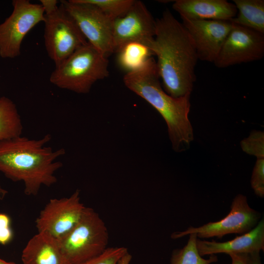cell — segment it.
Segmentation results:
<instances>
[{"label":"cell","instance_id":"6da1fadb","mask_svg":"<svg viewBox=\"0 0 264 264\" xmlns=\"http://www.w3.org/2000/svg\"><path fill=\"white\" fill-rule=\"evenodd\" d=\"M155 22V35L150 48L157 57L156 66L163 89L174 98L190 96L198 60L193 42L169 9Z\"/></svg>","mask_w":264,"mask_h":264},{"label":"cell","instance_id":"7a4b0ae2","mask_svg":"<svg viewBox=\"0 0 264 264\" xmlns=\"http://www.w3.org/2000/svg\"><path fill=\"white\" fill-rule=\"evenodd\" d=\"M51 139L48 133L39 139L20 135L0 142V172L13 181H22L27 196H37L42 186L57 181L55 173L63 163L56 160L66 151L46 146Z\"/></svg>","mask_w":264,"mask_h":264},{"label":"cell","instance_id":"3957f363","mask_svg":"<svg viewBox=\"0 0 264 264\" xmlns=\"http://www.w3.org/2000/svg\"><path fill=\"white\" fill-rule=\"evenodd\" d=\"M123 82L129 89L146 100L162 116L174 151L180 152L188 147L194 138L189 119L190 96L174 98L164 91L154 58L142 68L126 73Z\"/></svg>","mask_w":264,"mask_h":264},{"label":"cell","instance_id":"277c9868","mask_svg":"<svg viewBox=\"0 0 264 264\" xmlns=\"http://www.w3.org/2000/svg\"><path fill=\"white\" fill-rule=\"evenodd\" d=\"M107 57L88 42L55 66L49 81L56 87L76 93H88L97 81L108 76Z\"/></svg>","mask_w":264,"mask_h":264},{"label":"cell","instance_id":"5b68a950","mask_svg":"<svg viewBox=\"0 0 264 264\" xmlns=\"http://www.w3.org/2000/svg\"><path fill=\"white\" fill-rule=\"evenodd\" d=\"M44 12V41L55 66L88 43L76 23L56 0H41Z\"/></svg>","mask_w":264,"mask_h":264},{"label":"cell","instance_id":"8992f818","mask_svg":"<svg viewBox=\"0 0 264 264\" xmlns=\"http://www.w3.org/2000/svg\"><path fill=\"white\" fill-rule=\"evenodd\" d=\"M109 240L105 222L93 209L86 207L77 224L58 241L69 264H77L102 253Z\"/></svg>","mask_w":264,"mask_h":264},{"label":"cell","instance_id":"52a82bcc","mask_svg":"<svg viewBox=\"0 0 264 264\" xmlns=\"http://www.w3.org/2000/svg\"><path fill=\"white\" fill-rule=\"evenodd\" d=\"M60 2L88 43L107 57L114 52L112 20L97 6L84 0H64Z\"/></svg>","mask_w":264,"mask_h":264},{"label":"cell","instance_id":"ba28073f","mask_svg":"<svg viewBox=\"0 0 264 264\" xmlns=\"http://www.w3.org/2000/svg\"><path fill=\"white\" fill-rule=\"evenodd\" d=\"M12 3V13L0 24V56L2 58L18 57L25 36L44 19L41 4L29 0H13Z\"/></svg>","mask_w":264,"mask_h":264},{"label":"cell","instance_id":"9c48e42d","mask_svg":"<svg viewBox=\"0 0 264 264\" xmlns=\"http://www.w3.org/2000/svg\"><path fill=\"white\" fill-rule=\"evenodd\" d=\"M260 218V213L249 206L246 197L238 194L231 203L229 214L221 220L174 232L171 238L177 239L192 233H196L198 238L200 239L213 237L220 239L226 235L234 233L242 235L255 227Z\"/></svg>","mask_w":264,"mask_h":264},{"label":"cell","instance_id":"30bf717a","mask_svg":"<svg viewBox=\"0 0 264 264\" xmlns=\"http://www.w3.org/2000/svg\"><path fill=\"white\" fill-rule=\"evenodd\" d=\"M86 207L78 189L68 197L50 199L35 221L38 232L61 239L77 224Z\"/></svg>","mask_w":264,"mask_h":264},{"label":"cell","instance_id":"8fae6325","mask_svg":"<svg viewBox=\"0 0 264 264\" xmlns=\"http://www.w3.org/2000/svg\"><path fill=\"white\" fill-rule=\"evenodd\" d=\"M264 34L233 23L213 63L220 68L262 59Z\"/></svg>","mask_w":264,"mask_h":264},{"label":"cell","instance_id":"7c38bea8","mask_svg":"<svg viewBox=\"0 0 264 264\" xmlns=\"http://www.w3.org/2000/svg\"><path fill=\"white\" fill-rule=\"evenodd\" d=\"M156 22L143 2L135 0L129 11L112 22L114 52L124 44L139 42L149 47L155 32Z\"/></svg>","mask_w":264,"mask_h":264},{"label":"cell","instance_id":"4fadbf2b","mask_svg":"<svg viewBox=\"0 0 264 264\" xmlns=\"http://www.w3.org/2000/svg\"><path fill=\"white\" fill-rule=\"evenodd\" d=\"M181 19L193 42L198 60L213 63L233 23L226 21Z\"/></svg>","mask_w":264,"mask_h":264},{"label":"cell","instance_id":"5bb4252c","mask_svg":"<svg viewBox=\"0 0 264 264\" xmlns=\"http://www.w3.org/2000/svg\"><path fill=\"white\" fill-rule=\"evenodd\" d=\"M197 246L201 256L218 253L251 254L264 250V220H260L249 232L224 242L207 241L198 238Z\"/></svg>","mask_w":264,"mask_h":264},{"label":"cell","instance_id":"9a60e30c","mask_svg":"<svg viewBox=\"0 0 264 264\" xmlns=\"http://www.w3.org/2000/svg\"><path fill=\"white\" fill-rule=\"evenodd\" d=\"M173 8L181 18L230 21L237 14L233 3L226 0H176Z\"/></svg>","mask_w":264,"mask_h":264},{"label":"cell","instance_id":"2e32d148","mask_svg":"<svg viewBox=\"0 0 264 264\" xmlns=\"http://www.w3.org/2000/svg\"><path fill=\"white\" fill-rule=\"evenodd\" d=\"M21 258L23 264H70L58 240L41 232L29 240Z\"/></svg>","mask_w":264,"mask_h":264},{"label":"cell","instance_id":"e0dca14e","mask_svg":"<svg viewBox=\"0 0 264 264\" xmlns=\"http://www.w3.org/2000/svg\"><path fill=\"white\" fill-rule=\"evenodd\" d=\"M237 14L230 21L264 34V0H234Z\"/></svg>","mask_w":264,"mask_h":264},{"label":"cell","instance_id":"ac0fdd59","mask_svg":"<svg viewBox=\"0 0 264 264\" xmlns=\"http://www.w3.org/2000/svg\"><path fill=\"white\" fill-rule=\"evenodd\" d=\"M116 52L118 64L126 73L142 68L154 55L148 45L139 42L128 43Z\"/></svg>","mask_w":264,"mask_h":264},{"label":"cell","instance_id":"d6986e66","mask_svg":"<svg viewBox=\"0 0 264 264\" xmlns=\"http://www.w3.org/2000/svg\"><path fill=\"white\" fill-rule=\"evenodd\" d=\"M23 126L14 102L9 98H0V142L21 135Z\"/></svg>","mask_w":264,"mask_h":264},{"label":"cell","instance_id":"ffe728a7","mask_svg":"<svg viewBox=\"0 0 264 264\" xmlns=\"http://www.w3.org/2000/svg\"><path fill=\"white\" fill-rule=\"evenodd\" d=\"M189 235L187 244L182 248L173 251L171 264H210L218 261L217 256L215 255H211L208 259L202 258L197 246V234L192 233Z\"/></svg>","mask_w":264,"mask_h":264},{"label":"cell","instance_id":"44dd1931","mask_svg":"<svg viewBox=\"0 0 264 264\" xmlns=\"http://www.w3.org/2000/svg\"><path fill=\"white\" fill-rule=\"evenodd\" d=\"M97 6L113 21L124 15L131 8L134 0H84Z\"/></svg>","mask_w":264,"mask_h":264},{"label":"cell","instance_id":"7402d4cb","mask_svg":"<svg viewBox=\"0 0 264 264\" xmlns=\"http://www.w3.org/2000/svg\"><path fill=\"white\" fill-rule=\"evenodd\" d=\"M242 150L246 154L255 156L257 159L264 158V132L253 131L241 142Z\"/></svg>","mask_w":264,"mask_h":264},{"label":"cell","instance_id":"603a6c76","mask_svg":"<svg viewBox=\"0 0 264 264\" xmlns=\"http://www.w3.org/2000/svg\"><path fill=\"white\" fill-rule=\"evenodd\" d=\"M128 252V249L123 246L108 247L99 255L77 264H118Z\"/></svg>","mask_w":264,"mask_h":264},{"label":"cell","instance_id":"cb8c5ba5","mask_svg":"<svg viewBox=\"0 0 264 264\" xmlns=\"http://www.w3.org/2000/svg\"><path fill=\"white\" fill-rule=\"evenodd\" d=\"M250 184L258 197H264V158L257 159L253 168Z\"/></svg>","mask_w":264,"mask_h":264},{"label":"cell","instance_id":"d4e9b609","mask_svg":"<svg viewBox=\"0 0 264 264\" xmlns=\"http://www.w3.org/2000/svg\"><path fill=\"white\" fill-rule=\"evenodd\" d=\"M13 238V232L11 227L0 228V244L6 245Z\"/></svg>","mask_w":264,"mask_h":264},{"label":"cell","instance_id":"484cf974","mask_svg":"<svg viewBox=\"0 0 264 264\" xmlns=\"http://www.w3.org/2000/svg\"><path fill=\"white\" fill-rule=\"evenodd\" d=\"M249 254L246 253L230 254L231 264H248Z\"/></svg>","mask_w":264,"mask_h":264},{"label":"cell","instance_id":"4316f807","mask_svg":"<svg viewBox=\"0 0 264 264\" xmlns=\"http://www.w3.org/2000/svg\"><path fill=\"white\" fill-rule=\"evenodd\" d=\"M11 219L6 214L0 213V228L11 227Z\"/></svg>","mask_w":264,"mask_h":264},{"label":"cell","instance_id":"83f0119b","mask_svg":"<svg viewBox=\"0 0 264 264\" xmlns=\"http://www.w3.org/2000/svg\"><path fill=\"white\" fill-rule=\"evenodd\" d=\"M248 264H262L259 252H254L249 254Z\"/></svg>","mask_w":264,"mask_h":264},{"label":"cell","instance_id":"f1b7e54d","mask_svg":"<svg viewBox=\"0 0 264 264\" xmlns=\"http://www.w3.org/2000/svg\"><path fill=\"white\" fill-rule=\"evenodd\" d=\"M132 259V255L129 253H126L119 261L118 264H129Z\"/></svg>","mask_w":264,"mask_h":264},{"label":"cell","instance_id":"f546056e","mask_svg":"<svg viewBox=\"0 0 264 264\" xmlns=\"http://www.w3.org/2000/svg\"><path fill=\"white\" fill-rule=\"evenodd\" d=\"M7 193L8 191L5 189L3 188L0 184V200H2Z\"/></svg>","mask_w":264,"mask_h":264},{"label":"cell","instance_id":"4dcf8cb0","mask_svg":"<svg viewBox=\"0 0 264 264\" xmlns=\"http://www.w3.org/2000/svg\"><path fill=\"white\" fill-rule=\"evenodd\" d=\"M0 264H16L13 262H8L0 259Z\"/></svg>","mask_w":264,"mask_h":264}]
</instances>
